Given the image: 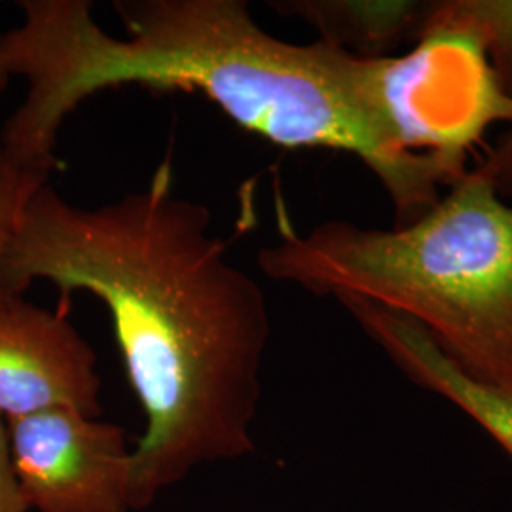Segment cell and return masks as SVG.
I'll use <instances>...</instances> for the list:
<instances>
[{
	"instance_id": "obj_1",
	"label": "cell",
	"mask_w": 512,
	"mask_h": 512,
	"mask_svg": "<svg viewBox=\"0 0 512 512\" xmlns=\"http://www.w3.org/2000/svg\"><path fill=\"white\" fill-rule=\"evenodd\" d=\"M35 281L59 289L63 310L84 291L112 317L147 418L131 450L133 511L198 465L255 450L266 294L230 258L207 205L175 194L171 162L97 207L37 188L0 256V289L23 294Z\"/></svg>"
},
{
	"instance_id": "obj_11",
	"label": "cell",
	"mask_w": 512,
	"mask_h": 512,
	"mask_svg": "<svg viewBox=\"0 0 512 512\" xmlns=\"http://www.w3.org/2000/svg\"><path fill=\"white\" fill-rule=\"evenodd\" d=\"M471 171L490 183L501 198L512 202V124Z\"/></svg>"
},
{
	"instance_id": "obj_8",
	"label": "cell",
	"mask_w": 512,
	"mask_h": 512,
	"mask_svg": "<svg viewBox=\"0 0 512 512\" xmlns=\"http://www.w3.org/2000/svg\"><path fill=\"white\" fill-rule=\"evenodd\" d=\"M440 0H289L277 12L302 19L319 40L344 52L380 59L414 48L427 35Z\"/></svg>"
},
{
	"instance_id": "obj_6",
	"label": "cell",
	"mask_w": 512,
	"mask_h": 512,
	"mask_svg": "<svg viewBox=\"0 0 512 512\" xmlns=\"http://www.w3.org/2000/svg\"><path fill=\"white\" fill-rule=\"evenodd\" d=\"M63 308L46 310L0 291V416L18 420L52 408L101 416L95 353Z\"/></svg>"
},
{
	"instance_id": "obj_5",
	"label": "cell",
	"mask_w": 512,
	"mask_h": 512,
	"mask_svg": "<svg viewBox=\"0 0 512 512\" xmlns=\"http://www.w3.org/2000/svg\"><path fill=\"white\" fill-rule=\"evenodd\" d=\"M19 494L38 512H131L126 433L71 408L6 421Z\"/></svg>"
},
{
	"instance_id": "obj_3",
	"label": "cell",
	"mask_w": 512,
	"mask_h": 512,
	"mask_svg": "<svg viewBox=\"0 0 512 512\" xmlns=\"http://www.w3.org/2000/svg\"><path fill=\"white\" fill-rule=\"evenodd\" d=\"M258 268L317 296L401 313L465 374L512 397V202L471 169L389 230L349 220L283 230Z\"/></svg>"
},
{
	"instance_id": "obj_10",
	"label": "cell",
	"mask_w": 512,
	"mask_h": 512,
	"mask_svg": "<svg viewBox=\"0 0 512 512\" xmlns=\"http://www.w3.org/2000/svg\"><path fill=\"white\" fill-rule=\"evenodd\" d=\"M46 183H50V177L21 169L6 160L0 150V256L12 236L23 205L37 188Z\"/></svg>"
},
{
	"instance_id": "obj_4",
	"label": "cell",
	"mask_w": 512,
	"mask_h": 512,
	"mask_svg": "<svg viewBox=\"0 0 512 512\" xmlns=\"http://www.w3.org/2000/svg\"><path fill=\"white\" fill-rule=\"evenodd\" d=\"M378 90L404 147L467 171V152L495 122L512 124L484 52L469 37L433 31L404 55L378 59Z\"/></svg>"
},
{
	"instance_id": "obj_12",
	"label": "cell",
	"mask_w": 512,
	"mask_h": 512,
	"mask_svg": "<svg viewBox=\"0 0 512 512\" xmlns=\"http://www.w3.org/2000/svg\"><path fill=\"white\" fill-rule=\"evenodd\" d=\"M10 465L6 420L0 416V512H27Z\"/></svg>"
},
{
	"instance_id": "obj_7",
	"label": "cell",
	"mask_w": 512,
	"mask_h": 512,
	"mask_svg": "<svg viewBox=\"0 0 512 512\" xmlns=\"http://www.w3.org/2000/svg\"><path fill=\"white\" fill-rule=\"evenodd\" d=\"M408 380L454 404L512 458V397L454 365L431 336L401 313L363 298L338 300Z\"/></svg>"
},
{
	"instance_id": "obj_2",
	"label": "cell",
	"mask_w": 512,
	"mask_h": 512,
	"mask_svg": "<svg viewBox=\"0 0 512 512\" xmlns=\"http://www.w3.org/2000/svg\"><path fill=\"white\" fill-rule=\"evenodd\" d=\"M0 35V73L27 92L0 129V150L52 177L57 139L95 93L124 84L192 88L272 145L355 156L384 186L395 226L418 219L461 177L397 137L378 90V59L327 42L294 44L264 31L243 0H116L124 35H110L88 0H23Z\"/></svg>"
},
{
	"instance_id": "obj_13",
	"label": "cell",
	"mask_w": 512,
	"mask_h": 512,
	"mask_svg": "<svg viewBox=\"0 0 512 512\" xmlns=\"http://www.w3.org/2000/svg\"><path fill=\"white\" fill-rule=\"evenodd\" d=\"M10 82H12V80H10L8 76H4V74L0 73V92H2Z\"/></svg>"
},
{
	"instance_id": "obj_9",
	"label": "cell",
	"mask_w": 512,
	"mask_h": 512,
	"mask_svg": "<svg viewBox=\"0 0 512 512\" xmlns=\"http://www.w3.org/2000/svg\"><path fill=\"white\" fill-rule=\"evenodd\" d=\"M433 31L471 38L499 90L512 99V0H440L427 33Z\"/></svg>"
}]
</instances>
